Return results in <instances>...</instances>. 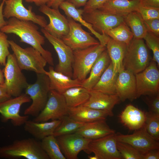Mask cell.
Instances as JSON below:
<instances>
[{
    "label": "cell",
    "instance_id": "1",
    "mask_svg": "<svg viewBox=\"0 0 159 159\" xmlns=\"http://www.w3.org/2000/svg\"><path fill=\"white\" fill-rule=\"evenodd\" d=\"M33 22L21 20L11 17L6 21V24L0 31L6 34H13L18 36L20 41L30 45L39 51L48 64L54 65L51 53L42 46L45 42V37L38 31V27Z\"/></svg>",
    "mask_w": 159,
    "mask_h": 159
},
{
    "label": "cell",
    "instance_id": "2",
    "mask_svg": "<svg viewBox=\"0 0 159 159\" xmlns=\"http://www.w3.org/2000/svg\"><path fill=\"white\" fill-rule=\"evenodd\" d=\"M0 157L7 159H49L41 142L33 138L17 140L9 145L0 147Z\"/></svg>",
    "mask_w": 159,
    "mask_h": 159
},
{
    "label": "cell",
    "instance_id": "3",
    "mask_svg": "<svg viewBox=\"0 0 159 159\" xmlns=\"http://www.w3.org/2000/svg\"><path fill=\"white\" fill-rule=\"evenodd\" d=\"M47 75L37 74V80L32 84H28L25 89V94L32 100L31 104L24 111V115L37 116L44 107L50 90Z\"/></svg>",
    "mask_w": 159,
    "mask_h": 159
},
{
    "label": "cell",
    "instance_id": "4",
    "mask_svg": "<svg viewBox=\"0 0 159 159\" xmlns=\"http://www.w3.org/2000/svg\"><path fill=\"white\" fill-rule=\"evenodd\" d=\"M9 42L21 70L46 74L44 67L47 62L39 51L32 47L23 48L12 40H9Z\"/></svg>",
    "mask_w": 159,
    "mask_h": 159
},
{
    "label": "cell",
    "instance_id": "5",
    "mask_svg": "<svg viewBox=\"0 0 159 159\" xmlns=\"http://www.w3.org/2000/svg\"><path fill=\"white\" fill-rule=\"evenodd\" d=\"M106 49V46L100 44L84 49L73 51L72 78L77 79L82 82L85 80L97 58Z\"/></svg>",
    "mask_w": 159,
    "mask_h": 159
},
{
    "label": "cell",
    "instance_id": "6",
    "mask_svg": "<svg viewBox=\"0 0 159 159\" xmlns=\"http://www.w3.org/2000/svg\"><path fill=\"white\" fill-rule=\"evenodd\" d=\"M150 59L149 51L143 39L133 38L127 46L123 65L125 69L135 74L148 65Z\"/></svg>",
    "mask_w": 159,
    "mask_h": 159
},
{
    "label": "cell",
    "instance_id": "7",
    "mask_svg": "<svg viewBox=\"0 0 159 159\" xmlns=\"http://www.w3.org/2000/svg\"><path fill=\"white\" fill-rule=\"evenodd\" d=\"M3 71L4 83L8 94L14 97L20 95L29 84L18 66L13 53L10 54L8 56Z\"/></svg>",
    "mask_w": 159,
    "mask_h": 159
},
{
    "label": "cell",
    "instance_id": "8",
    "mask_svg": "<svg viewBox=\"0 0 159 159\" xmlns=\"http://www.w3.org/2000/svg\"><path fill=\"white\" fill-rule=\"evenodd\" d=\"M153 61L143 71L135 74L137 98L141 96H151L159 93V71Z\"/></svg>",
    "mask_w": 159,
    "mask_h": 159
},
{
    "label": "cell",
    "instance_id": "9",
    "mask_svg": "<svg viewBox=\"0 0 159 159\" xmlns=\"http://www.w3.org/2000/svg\"><path fill=\"white\" fill-rule=\"evenodd\" d=\"M69 108L63 94L50 90L44 107L32 120L36 122H44L50 120H60L68 115Z\"/></svg>",
    "mask_w": 159,
    "mask_h": 159
},
{
    "label": "cell",
    "instance_id": "10",
    "mask_svg": "<svg viewBox=\"0 0 159 159\" xmlns=\"http://www.w3.org/2000/svg\"><path fill=\"white\" fill-rule=\"evenodd\" d=\"M30 97L26 94L11 98L0 103V114L2 122L11 120L13 125L20 126L24 125L28 120L29 116L21 115L20 111L23 104L30 102Z\"/></svg>",
    "mask_w": 159,
    "mask_h": 159
},
{
    "label": "cell",
    "instance_id": "11",
    "mask_svg": "<svg viewBox=\"0 0 159 159\" xmlns=\"http://www.w3.org/2000/svg\"><path fill=\"white\" fill-rule=\"evenodd\" d=\"M41 30L44 37L53 46L57 54L59 62L54 70L72 78L73 51L62 39L51 35L43 28Z\"/></svg>",
    "mask_w": 159,
    "mask_h": 159
},
{
    "label": "cell",
    "instance_id": "12",
    "mask_svg": "<svg viewBox=\"0 0 159 159\" xmlns=\"http://www.w3.org/2000/svg\"><path fill=\"white\" fill-rule=\"evenodd\" d=\"M69 30L62 40L73 51L84 49L100 44L89 33L84 30L81 24L72 18L67 17Z\"/></svg>",
    "mask_w": 159,
    "mask_h": 159
},
{
    "label": "cell",
    "instance_id": "13",
    "mask_svg": "<svg viewBox=\"0 0 159 159\" xmlns=\"http://www.w3.org/2000/svg\"><path fill=\"white\" fill-rule=\"evenodd\" d=\"M24 0H5V6L3 9L4 18L14 17L21 20L32 21L44 28L47 24L44 17L36 14L32 11V7L28 9L23 4Z\"/></svg>",
    "mask_w": 159,
    "mask_h": 159
},
{
    "label": "cell",
    "instance_id": "14",
    "mask_svg": "<svg viewBox=\"0 0 159 159\" xmlns=\"http://www.w3.org/2000/svg\"><path fill=\"white\" fill-rule=\"evenodd\" d=\"M115 133L92 140L86 153H93L98 159H122L117 149Z\"/></svg>",
    "mask_w": 159,
    "mask_h": 159
},
{
    "label": "cell",
    "instance_id": "15",
    "mask_svg": "<svg viewBox=\"0 0 159 159\" xmlns=\"http://www.w3.org/2000/svg\"><path fill=\"white\" fill-rule=\"evenodd\" d=\"M115 135L117 141L130 144L141 154L151 149H159V142L148 134L145 125L132 134L124 135L118 132Z\"/></svg>",
    "mask_w": 159,
    "mask_h": 159
},
{
    "label": "cell",
    "instance_id": "16",
    "mask_svg": "<svg viewBox=\"0 0 159 159\" xmlns=\"http://www.w3.org/2000/svg\"><path fill=\"white\" fill-rule=\"evenodd\" d=\"M83 19L87 22L105 34L124 21V17L117 16L96 9L84 12Z\"/></svg>",
    "mask_w": 159,
    "mask_h": 159
},
{
    "label": "cell",
    "instance_id": "17",
    "mask_svg": "<svg viewBox=\"0 0 159 159\" xmlns=\"http://www.w3.org/2000/svg\"><path fill=\"white\" fill-rule=\"evenodd\" d=\"M56 137L61 151L67 159H77L81 151L86 153L92 140L75 133Z\"/></svg>",
    "mask_w": 159,
    "mask_h": 159
},
{
    "label": "cell",
    "instance_id": "18",
    "mask_svg": "<svg viewBox=\"0 0 159 159\" xmlns=\"http://www.w3.org/2000/svg\"><path fill=\"white\" fill-rule=\"evenodd\" d=\"M39 11L47 16L49 22L44 28L51 35L62 39L69 30L68 20L62 15L59 9L52 8L46 4L40 6Z\"/></svg>",
    "mask_w": 159,
    "mask_h": 159
},
{
    "label": "cell",
    "instance_id": "19",
    "mask_svg": "<svg viewBox=\"0 0 159 159\" xmlns=\"http://www.w3.org/2000/svg\"><path fill=\"white\" fill-rule=\"evenodd\" d=\"M116 94L120 101H132L137 99L135 75L124 69L118 73L116 81Z\"/></svg>",
    "mask_w": 159,
    "mask_h": 159
},
{
    "label": "cell",
    "instance_id": "20",
    "mask_svg": "<svg viewBox=\"0 0 159 159\" xmlns=\"http://www.w3.org/2000/svg\"><path fill=\"white\" fill-rule=\"evenodd\" d=\"M68 115L75 120L87 123L106 119L107 117L112 116L114 114L113 112L95 109L82 105L75 107L69 108Z\"/></svg>",
    "mask_w": 159,
    "mask_h": 159
},
{
    "label": "cell",
    "instance_id": "21",
    "mask_svg": "<svg viewBox=\"0 0 159 159\" xmlns=\"http://www.w3.org/2000/svg\"><path fill=\"white\" fill-rule=\"evenodd\" d=\"M89 93L88 100L82 105L93 109L113 112L115 106L120 101L117 94L109 95L92 89Z\"/></svg>",
    "mask_w": 159,
    "mask_h": 159
},
{
    "label": "cell",
    "instance_id": "22",
    "mask_svg": "<svg viewBox=\"0 0 159 159\" xmlns=\"http://www.w3.org/2000/svg\"><path fill=\"white\" fill-rule=\"evenodd\" d=\"M46 74L49 78L50 90L62 94L70 88L82 86V81L55 71L52 66L49 67V71Z\"/></svg>",
    "mask_w": 159,
    "mask_h": 159
},
{
    "label": "cell",
    "instance_id": "23",
    "mask_svg": "<svg viewBox=\"0 0 159 159\" xmlns=\"http://www.w3.org/2000/svg\"><path fill=\"white\" fill-rule=\"evenodd\" d=\"M106 120L103 119L85 123L75 133L92 140L115 133V130L108 125Z\"/></svg>",
    "mask_w": 159,
    "mask_h": 159
},
{
    "label": "cell",
    "instance_id": "24",
    "mask_svg": "<svg viewBox=\"0 0 159 159\" xmlns=\"http://www.w3.org/2000/svg\"><path fill=\"white\" fill-rule=\"evenodd\" d=\"M59 8L64 11L67 17H71L75 21L79 22L89 29L99 40L100 44L106 46L110 37L105 34H101L97 32L91 25L84 20L82 17L84 11L83 9H78L73 4L66 1L60 4Z\"/></svg>",
    "mask_w": 159,
    "mask_h": 159
},
{
    "label": "cell",
    "instance_id": "25",
    "mask_svg": "<svg viewBox=\"0 0 159 159\" xmlns=\"http://www.w3.org/2000/svg\"><path fill=\"white\" fill-rule=\"evenodd\" d=\"M61 121L60 120L44 122H36L28 120L24 124V128L26 131L35 139L41 140L47 136L53 135Z\"/></svg>",
    "mask_w": 159,
    "mask_h": 159
},
{
    "label": "cell",
    "instance_id": "26",
    "mask_svg": "<svg viewBox=\"0 0 159 159\" xmlns=\"http://www.w3.org/2000/svg\"><path fill=\"white\" fill-rule=\"evenodd\" d=\"M110 62L106 49L96 59L92 67L89 77L82 82V86L89 90L92 89Z\"/></svg>",
    "mask_w": 159,
    "mask_h": 159
},
{
    "label": "cell",
    "instance_id": "27",
    "mask_svg": "<svg viewBox=\"0 0 159 159\" xmlns=\"http://www.w3.org/2000/svg\"><path fill=\"white\" fill-rule=\"evenodd\" d=\"M120 118L121 122L129 129L135 130L145 125V113L134 106L129 105L122 112Z\"/></svg>",
    "mask_w": 159,
    "mask_h": 159
},
{
    "label": "cell",
    "instance_id": "28",
    "mask_svg": "<svg viewBox=\"0 0 159 159\" xmlns=\"http://www.w3.org/2000/svg\"><path fill=\"white\" fill-rule=\"evenodd\" d=\"M140 1L139 0H109L99 9L124 17L136 11L140 5Z\"/></svg>",
    "mask_w": 159,
    "mask_h": 159
},
{
    "label": "cell",
    "instance_id": "29",
    "mask_svg": "<svg viewBox=\"0 0 159 159\" xmlns=\"http://www.w3.org/2000/svg\"><path fill=\"white\" fill-rule=\"evenodd\" d=\"M113 67L115 74H117L125 69L123 60L127 45L125 43L115 40L110 37L106 46Z\"/></svg>",
    "mask_w": 159,
    "mask_h": 159
},
{
    "label": "cell",
    "instance_id": "30",
    "mask_svg": "<svg viewBox=\"0 0 159 159\" xmlns=\"http://www.w3.org/2000/svg\"><path fill=\"white\" fill-rule=\"evenodd\" d=\"M117 74H114L111 62L92 89L109 95L116 94V81Z\"/></svg>",
    "mask_w": 159,
    "mask_h": 159
},
{
    "label": "cell",
    "instance_id": "31",
    "mask_svg": "<svg viewBox=\"0 0 159 159\" xmlns=\"http://www.w3.org/2000/svg\"><path fill=\"white\" fill-rule=\"evenodd\" d=\"M62 94L69 108L75 107L83 105L90 97L89 90L82 86L70 88Z\"/></svg>",
    "mask_w": 159,
    "mask_h": 159
},
{
    "label": "cell",
    "instance_id": "32",
    "mask_svg": "<svg viewBox=\"0 0 159 159\" xmlns=\"http://www.w3.org/2000/svg\"><path fill=\"white\" fill-rule=\"evenodd\" d=\"M124 21L130 27L133 38L143 39L148 31L143 20L138 12L130 13L124 17Z\"/></svg>",
    "mask_w": 159,
    "mask_h": 159
},
{
    "label": "cell",
    "instance_id": "33",
    "mask_svg": "<svg viewBox=\"0 0 159 159\" xmlns=\"http://www.w3.org/2000/svg\"><path fill=\"white\" fill-rule=\"evenodd\" d=\"M40 142L42 149L49 159H66L56 137L53 135L45 137Z\"/></svg>",
    "mask_w": 159,
    "mask_h": 159
},
{
    "label": "cell",
    "instance_id": "34",
    "mask_svg": "<svg viewBox=\"0 0 159 159\" xmlns=\"http://www.w3.org/2000/svg\"><path fill=\"white\" fill-rule=\"evenodd\" d=\"M113 40L128 45L133 38L129 26L124 21L105 33Z\"/></svg>",
    "mask_w": 159,
    "mask_h": 159
},
{
    "label": "cell",
    "instance_id": "35",
    "mask_svg": "<svg viewBox=\"0 0 159 159\" xmlns=\"http://www.w3.org/2000/svg\"><path fill=\"white\" fill-rule=\"evenodd\" d=\"M60 120L61 122L53 134L55 137L74 133L85 123L75 120L68 115L63 117Z\"/></svg>",
    "mask_w": 159,
    "mask_h": 159
},
{
    "label": "cell",
    "instance_id": "36",
    "mask_svg": "<svg viewBox=\"0 0 159 159\" xmlns=\"http://www.w3.org/2000/svg\"><path fill=\"white\" fill-rule=\"evenodd\" d=\"M145 125L148 134L153 139L159 140V115L149 112H145Z\"/></svg>",
    "mask_w": 159,
    "mask_h": 159
},
{
    "label": "cell",
    "instance_id": "37",
    "mask_svg": "<svg viewBox=\"0 0 159 159\" xmlns=\"http://www.w3.org/2000/svg\"><path fill=\"white\" fill-rule=\"evenodd\" d=\"M116 146L122 159H142L141 153L130 144L117 141Z\"/></svg>",
    "mask_w": 159,
    "mask_h": 159
},
{
    "label": "cell",
    "instance_id": "38",
    "mask_svg": "<svg viewBox=\"0 0 159 159\" xmlns=\"http://www.w3.org/2000/svg\"><path fill=\"white\" fill-rule=\"evenodd\" d=\"M148 47L152 50L153 54V61L159 66V37L148 32L143 38Z\"/></svg>",
    "mask_w": 159,
    "mask_h": 159
},
{
    "label": "cell",
    "instance_id": "39",
    "mask_svg": "<svg viewBox=\"0 0 159 159\" xmlns=\"http://www.w3.org/2000/svg\"><path fill=\"white\" fill-rule=\"evenodd\" d=\"M6 34L0 31V64L4 66L6 63L8 56L10 54L9 48L10 47Z\"/></svg>",
    "mask_w": 159,
    "mask_h": 159
},
{
    "label": "cell",
    "instance_id": "40",
    "mask_svg": "<svg viewBox=\"0 0 159 159\" xmlns=\"http://www.w3.org/2000/svg\"><path fill=\"white\" fill-rule=\"evenodd\" d=\"M136 11L140 14L144 21L159 19V8L147 7L140 5Z\"/></svg>",
    "mask_w": 159,
    "mask_h": 159
},
{
    "label": "cell",
    "instance_id": "41",
    "mask_svg": "<svg viewBox=\"0 0 159 159\" xmlns=\"http://www.w3.org/2000/svg\"><path fill=\"white\" fill-rule=\"evenodd\" d=\"M145 96L144 101L148 106L149 112L159 115V93L153 95Z\"/></svg>",
    "mask_w": 159,
    "mask_h": 159
},
{
    "label": "cell",
    "instance_id": "42",
    "mask_svg": "<svg viewBox=\"0 0 159 159\" xmlns=\"http://www.w3.org/2000/svg\"><path fill=\"white\" fill-rule=\"evenodd\" d=\"M144 21L148 32L159 37V19Z\"/></svg>",
    "mask_w": 159,
    "mask_h": 159
},
{
    "label": "cell",
    "instance_id": "43",
    "mask_svg": "<svg viewBox=\"0 0 159 159\" xmlns=\"http://www.w3.org/2000/svg\"><path fill=\"white\" fill-rule=\"evenodd\" d=\"M109 0H89L85 5L83 9L84 12H88L99 9Z\"/></svg>",
    "mask_w": 159,
    "mask_h": 159
},
{
    "label": "cell",
    "instance_id": "44",
    "mask_svg": "<svg viewBox=\"0 0 159 159\" xmlns=\"http://www.w3.org/2000/svg\"><path fill=\"white\" fill-rule=\"evenodd\" d=\"M142 159H159V149H152L142 153Z\"/></svg>",
    "mask_w": 159,
    "mask_h": 159
},
{
    "label": "cell",
    "instance_id": "45",
    "mask_svg": "<svg viewBox=\"0 0 159 159\" xmlns=\"http://www.w3.org/2000/svg\"><path fill=\"white\" fill-rule=\"evenodd\" d=\"M140 5L147 7L159 8V0H143L140 1Z\"/></svg>",
    "mask_w": 159,
    "mask_h": 159
},
{
    "label": "cell",
    "instance_id": "46",
    "mask_svg": "<svg viewBox=\"0 0 159 159\" xmlns=\"http://www.w3.org/2000/svg\"><path fill=\"white\" fill-rule=\"evenodd\" d=\"M11 97L8 94L4 83L0 84V103Z\"/></svg>",
    "mask_w": 159,
    "mask_h": 159
},
{
    "label": "cell",
    "instance_id": "47",
    "mask_svg": "<svg viewBox=\"0 0 159 159\" xmlns=\"http://www.w3.org/2000/svg\"><path fill=\"white\" fill-rule=\"evenodd\" d=\"M4 4L5 0H2L0 4V30L6 24V21L5 20L3 14V9Z\"/></svg>",
    "mask_w": 159,
    "mask_h": 159
},
{
    "label": "cell",
    "instance_id": "48",
    "mask_svg": "<svg viewBox=\"0 0 159 159\" xmlns=\"http://www.w3.org/2000/svg\"><path fill=\"white\" fill-rule=\"evenodd\" d=\"M88 0H65L73 4L77 8L84 6Z\"/></svg>",
    "mask_w": 159,
    "mask_h": 159
},
{
    "label": "cell",
    "instance_id": "49",
    "mask_svg": "<svg viewBox=\"0 0 159 159\" xmlns=\"http://www.w3.org/2000/svg\"><path fill=\"white\" fill-rule=\"evenodd\" d=\"M65 0H51L47 4L49 7L55 9H59V5Z\"/></svg>",
    "mask_w": 159,
    "mask_h": 159
},
{
    "label": "cell",
    "instance_id": "50",
    "mask_svg": "<svg viewBox=\"0 0 159 159\" xmlns=\"http://www.w3.org/2000/svg\"><path fill=\"white\" fill-rule=\"evenodd\" d=\"M51 0H25L28 3H34L37 6H40L47 4Z\"/></svg>",
    "mask_w": 159,
    "mask_h": 159
},
{
    "label": "cell",
    "instance_id": "51",
    "mask_svg": "<svg viewBox=\"0 0 159 159\" xmlns=\"http://www.w3.org/2000/svg\"><path fill=\"white\" fill-rule=\"evenodd\" d=\"M4 79L3 71L0 68V84H4Z\"/></svg>",
    "mask_w": 159,
    "mask_h": 159
},
{
    "label": "cell",
    "instance_id": "52",
    "mask_svg": "<svg viewBox=\"0 0 159 159\" xmlns=\"http://www.w3.org/2000/svg\"><path fill=\"white\" fill-rule=\"evenodd\" d=\"M88 158L89 159H98L97 158L95 155L94 156H88Z\"/></svg>",
    "mask_w": 159,
    "mask_h": 159
},
{
    "label": "cell",
    "instance_id": "53",
    "mask_svg": "<svg viewBox=\"0 0 159 159\" xmlns=\"http://www.w3.org/2000/svg\"><path fill=\"white\" fill-rule=\"evenodd\" d=\"M139 0L140 1H142L143 0Z\"/></svg>",
    "mask_w": 159,
    "mask_h": 159
},
{
    "label": "cell",
    "instance_id": "54",
    "mask_svg": "<svg viewBox=\"0 0 159 159\" xmlns=\"http://www.w3.org/2000/svg\"><path fill=\"white\" fill-rule=\"evenodd\" d=\"M1 65L0 64V67Z\"/></svg>",
    "mask_w": 159,
    "mask_h": 159
},
{
    "label": "cell",
    "instance_id": "55",
    "mask_svg": "<svg viewBox=\"0 0 159 159\" xmlns=\"http://www.w3.org/2000/svg\"></svg>",
    "mask_w": 159,
    "mask_h": 159
}]
</instances>
